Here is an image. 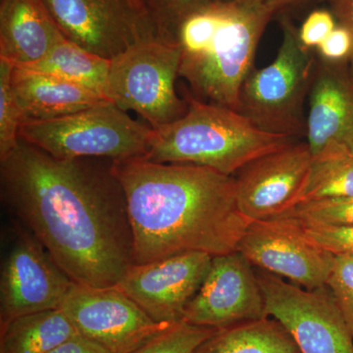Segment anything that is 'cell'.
Wrapping results in <instances>:
<instances>
[{"instance_id": "cell-11", "label": "cell", "mask_w": 353, "mask_h": 353, "mask_svg": "<svg viewBox=\"0 0 353 353\" xmlns=\"http://www.w3.org/2000/svg\"><path fill=\"white\" fill-rule=\"evenodd\" d=\"M238 250L255 268L306 290L327 287L333 269L334 255L309 240L292 215L250 222Z\"/></svg>"}, {"instance_id": "cell-13", "label": "cell", "mask_w": 353, "mask_h": 353, "mask_svg": "<svg viewBox=\"0 0 353 353\" xmlns=\"http://www.w3.org/2000/svg\"><path fill=\"white\" fill-rule=\"evenodd\" d=\"M311 162L308 143L294 141L243 166L234 176L241 214L250 222L289 214L301 204Z\"/></svg>"}, {"instance_id": "cell-16", "label": "cell", "mask_w": 353, "mask_h": 353, "mask_svg": "<svg viewBox=\"0 0 353 353\" xmlns=\"http://www.w3.org/2000/svg\"><path fill=\"white\" fill-rule=\"evenodd\" d=\"M306 143L311 153L331 143H353V73L348 61L316 59L309 92Z\"/></svg>"}, {"instance_id": "cell-5", "label": "cell", "mask_w": 353, "mask_h": 353, "mask_svg": "<svg viewBox=\"0 0 353 353\" xmlns=\"http://www.w3.org/2000/svg\"><path fill=\"white\" fill-rule=\"evenodd\" d=\"M281 28L275 59L246 78L236 111L261 131L296 139L306 134V103L317 58L301 44L299 29L287 16Z\"/></svg>"}, {"instance_id": "cell-17", "label": "cell", "mask_w": 353, "mask_h": 353, "mask_svg": "<svg viewBox=\"0 0 353 353\" xmlns=\"http://www.w3.org/2000/svg\"><path fill=\"white\" fill-rule=\"evenodd\" d=\"M62 38L43 0H0V59L36 63Z\"/></svg>"}, {"instance_id": "cell-19", "label": "cell", "mask_w": 353, "mask_h": 353, "mask_svg": "<svg viewBox=\"0 0 353 353\" xmlns=\"http://www.w3.org/2000/svg\"><path fill=\"white\" fill-rule=\"evenodd\" d=\"M79 332L62 309L15 318L0 329V353H46Z\"/></svg>"}, {"instance_id": "cell-3", "label": "cell", "mask_w": 353, "mask_h": 353, "mask_svg": "<svg viewBox=\"0 0 353 353\" xmlns=\"http://www.w3.org/2000/svg\"><path fill=\"white\" fill-rule=\"evenodd\" d=\"M276 12L262 0L212 1L192 14L176 36L179 76L192 97L236 111L257 48Z\"/></svg>"}, {"instance_id": "cell-28", "label": "cell", "mask_w": 353, "mask_h": 353, "mask_svg": "<svg viewBox=\"0 0 353 353\" xmlns=\"http://www.w3.org/2000/svg\"><path fill=\"white\" fill-rule=\"evenodd\" d=\"M299 221L309 240L323 250L334 255H353V226H334L312 221Z\"/></svg>"}, {"instance_id": "cell-14", "label": "cell", "mask_w": 353, "mask_h": 353, "mask_svg": "<svg viewBox=\"0 0 353 353\" xmlns=\"http://www.w3.org/2000/svg\"><path fill=\"white\" fill-rule=\"evenodd\" d=\"M265 317L256 272L236 250L212 257L201 289L185 307L183 321L221 330Z\"/></svg>"}, {"instance_id": "cell-9", "label": "cell", "mask_w": 353, "mask_h": 353, "mask_svg": "<svg viewBox=\"0 0 353 353\" xmlns=\"http://www.w3.org/2000/svg\"><path fill=\"white\" fill-rule=\"evenodd\" d=\"M267 317L292 334L301 353H353V334L328 287L306 290L255 268Z\"/></svg>"}, {"instance_id": "cell-31", "label": "cell", "mask_w": 353, "mask_h": 353, "mask_svg": "<svg viewBox=\"0 0 353 353\" xmlns=\"http://www.w3.org/2000/svg\"><path fill=\"white\" fill-rule=\"evenodd\" d=\"M46 353H111L109 350L95 343V341L85 338L82 334H77L70 340L64 341L61 345L53 348Z\"/></svg>"}, {"instance_id": "cell-2", "label": "cell", "mask_w": 353, "mask_h": 353, "mask_svg": "<svg viewBox=\"0 0 353 353\" xmlns=\"http://www.w3.org/2000/svg\"><path fill=\"white\" fill-rule=\"evenodd\" d=\"M124 190L134 264L188 252H236L250 221L236 205V179L208 167L113 160Z\"/></svg>"}, {"instance_id": "cell-1", "label": "cell", "mask_w": 353, "mask_h": 353, "mask_svg": "<svg viewBox=\"0 0 353 353\" xmlns=\"http://www.w3.org/2000/svg\"><path fill=\"white\" fill-rule=\"evenodd\" d=\"M112 162L60 159L22 139L0 159L2 203L77 284L115 287L134 264L126 199Z\"/></svg>"}, {"instance_id": "cell-27", "label": "cell", "mask_w": 353, "mask_h": 353, "mask_svg": "<svg viewBox=\"0 0 353 353\" xmlns=\"http://www.w3.org/2000/svg\"><path fill=\"white\" fill-rule=\"evenodd\" d=\"M327 287L353 334V255H334Z\"/></svg>"}, {"instance_id": "cell-20", "label": "cell", "mask_w": 353, "mask_h": 353, "mask_svg": "<svg viewBox=\"0 0 353 353\" xmlns=\"http://www.w3.org/2000/svg\"><path fill=\"white\" fill-rule=\"evenodd\" d=\"M194 353H301L282 323L273 317L218 330Z\"/></svg>"}, {"instance_id": "cell-30", "label": "cell", "mask_w": 353, "mask_h": 353, "mask_svg": "<svg viewBox=\"0 0 353 353\" xmlns=\"http://www.w3.org/2000/svg\"><path fill=\"white\" fill-rule=\"evenodd\" d=\"M352 46V34L345 28L338 25L316 50L320 59L329 62H343L350 60Z\"/></svg>"}, {"instance_id": "cell-34", "label": "cell", "mask_w": 353, "mask_h": 353, "mask_svg": "<svg viewBox=\"0 0 353 353\" xmlns=\"http://www.w3.org/2000/svg\"><path fill=\"white\" fill-rule=\"evenodd\" d=\"M213 1H227V0H213Z\"/></svg>"}, {"instance_id": "cell-15", "label": "cell", "mask_w": 353, "mask_h": 353, "mask_svg": "<svg viewBox=\"0 0 353 353\" xmlns=\"http://www.w3.org/2000/svg\"><path fill=\"white\" fill-rule=\"evenodd\" d=\"M212 257L205 252H188L134 264L117 287L155 322H181L208 275Z\"/></svg>"}, {"instance_id": "cell-21", "label": "cell", "mask_w": 353, "mask_h": 353, "mask_svg": "<svg viewBox=\"0 0 353 353\" xmlns=\"http://www.w3.org/2000/svg\"><path fill=\"white\" fill-rule=\"evenodd\" d=\"M110 63L111 60L83 50L64 37L38 62L20 68L57 76L106 97Z\"/></svg>"}, {"instance_id": "cell-24", "label": "cell", "mask_w": 353, "mask_h": 353, "mask_svg": "<svg viewBox=\"0 0 353 353\" xmlns=\"http://www.w3.org/2000/svg\"><path fill=\"white\" fill-rule=\"evenodd\" d=\"M217 331L181 321L170 325L145 345L129 353H194Z\"/></svg>"}, {"instance_id": "cell-32", "label": "cell", "mask_w": 353, "mask_h": 353, "mask_svg": "<svg viewBox=\"0 0 353 353\" xmlns=\"http://www.w3.org/2000/svg\"><path fill=\"white\" fill-rule=\"evenodd\" d=\"M328 3L336 23L350 32L353 43V0H329ZM348 63L353 73V46Z\"/></svg>"}, {"instance_id": "cell-33", "label": "cell", "mask_w": 353, "mask_h": 353, "mask_svg": "<svg viewBox=\"0 0 353 353\" xmlns=\"http://www.w3.org/2000/svg\"><path fill=\"white\" fill-rule=\"evenodd\" d=\"M267 6L273 9L276 13L283 9L288 8V7L296 6V4L303 3V2L307 1V0H262ZM318 1H327L329 0H318Z\"/></svg>"}, {"instance_id": "cell-12", "label": "cell", "mask_w": 353, "mask_h": 353, "mask_svg": "<svg viewBox=\"0 0 353 353\" xmlns=\"http://www.w3.org/2000/svg\"><path fill=\"white\" fill-rule=\"evenodd\" d=\"M60 309L79 334L111 353L131 352L172 325L155 322L117 285L73 283Z\"/></svg>"}, {"instance_id": "cell-22", "label": "cell", "mask_w": 353, "mask_h": 353, "mask_svg": "<svg viewBox=\"0 0 353 353\" xmlns=\"http://www.w3.org/2000/svg\"><path fill=\"white\" fill-rule=\"evenodd\" d=\"M350 197H353V150L345 143H329L312 154L301 203Z\"/></svg>"}, {"instance_id": "cell-25", "label": "cell", "mask_w": 353, "mask_h": 353, "mask_svg": "<svg viewBox=\"0 0 353 353\" xmlns=\"http://www.w3.org/2000/svg\"><path fill=\"white\" fill-rule=\"evenodd\" d=\"M14 66L0 59V159L19 143L23 115L14 94L11 77Z\"/></svg>"}, {"instance_id": "cell-8", "label": "cell", "mask_w": 353, "mask_h": 353, "mask_svg": "<svg viewBox=\"0 0 353 353\" xmlns=\"http://www.w3.org/2000/svg\"><path fill=\"white\" fill-rule=\"evenodd\" d=\"M6 243L0 272V329L20 316L60 308L74 283L13 218Z\"/></svg>"}, {"instance_id": "cell-23", "label": "cell", "mask_w": 353, "mask_h": 353, "mask_svg": "<svg viewBox=\"0 0 353 353\" xmlns=\"http://www.w3.org/2000/svg\"><path fill=\"white\" fill-rule=\"evenodd\" d=\"M213 0H141L157 39L176 44L181 26Z\"/></svg>"}, {"instance_id": "cell-35", "label": "cell", "mask_w": 353, "mask_h": 353, "mask_svg": "<svg viewBox=\"0 0 353 353\" xmlns=\"http://www.w3.org/2000/svg\"><path fill=\"white\" fill-rule=\"evenodd\" d=\"M352 150H353V143H352Z\"/></svg>"}, {"instance_id": "cell-6", "label": "cell", "mask_w": 353, "mask_h": 353, "mask_svg": "<svg viewBox=\"0 0 353 353\" xmlns=\"http://www.w3.org/2000/svg\"><path fill=\"white\" fill-rule=\"evenodd\" d=\"M153 129L106 101L54 119L23 121L19 139L60 159L145 157Z\"/></svg>"}, {"instance_id": "cell-10", "label": "cell", "mask_w": 353, "mask_h": 353, "mask_svg": "<svg viewBox=\"0 0 353 353\" xmlns=\"http://www.w3.org/2000/svg\"><path fill=\"white\" fill-rule=\"evenodd\" d=\"M43 1L65 38L106 59L157 39L141 0Z\"/></svg>"}, {"instance_id": "cell-29", "label": "cell", "mask_w": 353, "mask_h": 353, "mask_svg": "<svg viewBox=\"0 0 353 353\" xmlns=\"http://www.w3.org/2000/svg\"><path fill=\"white\" fill-rule=\"evenodd\" d=\"M338 23L330 9L312 11L299 29V38L307 50L317 48L336 29Z\"/></svg>"}, {"instance_id": "cell-18", "label": "cell", "mask_w": 353, "mask_h": 353, "mask_svg": "<svg viewBox=\"0 0 353 353\" xmlns=\"http://www.w3.org/2000/svg\"><path fill=\"white\" fill-rule=\"evenodd\" d=\"M11 83L24 121L54 119L108 101L78 83L20 67H14Z\"/></svg>"}, {"instance_id": "cell-7", "label": "cell", "mask_w": 353, "mask_h": 353, "mask_svg": "<svg viewBox=\"0 0 353 353\" xmlns=\"http://www.w3.org/2000/svg\"><path fill=\"white\" fill-rule=\"evenodd\" d=\"M181 52L159 39L141 41L111 60L105 97L117 108L134 111L152 129L180 119L188 110L176 92Z\"/></svg>"}, {"instance_id": "cell-4", "label": "cell", "mask_w": 353, "mask_h": 353, "mask_svg": "<svg viewBox=\"0 0 353 353\" xmlns=\"http://www.w3.org/2000/svg\"><path fill=\"white\" fill-rule=\"evenodd\" d=\"M180 119L153 129L145 159L192 164L233 176L246 164L296 141L261 131L238 111L199 101L190 94Z\"/></svg>"}, {"instance_id": "cell-26", "label": "cell", "mask_w": 353, "mask_h": 353, "mask_svg": "<svg viewBox=\"0 0 353 353\" xmlns=\"http://www.w3.org/2000/svg\"><path fill=\"white\" fill-rule=\"evenodd\" d=\"M334 226H353V197L304 202L289 214Z\"/></svg>"}]
</instances>
